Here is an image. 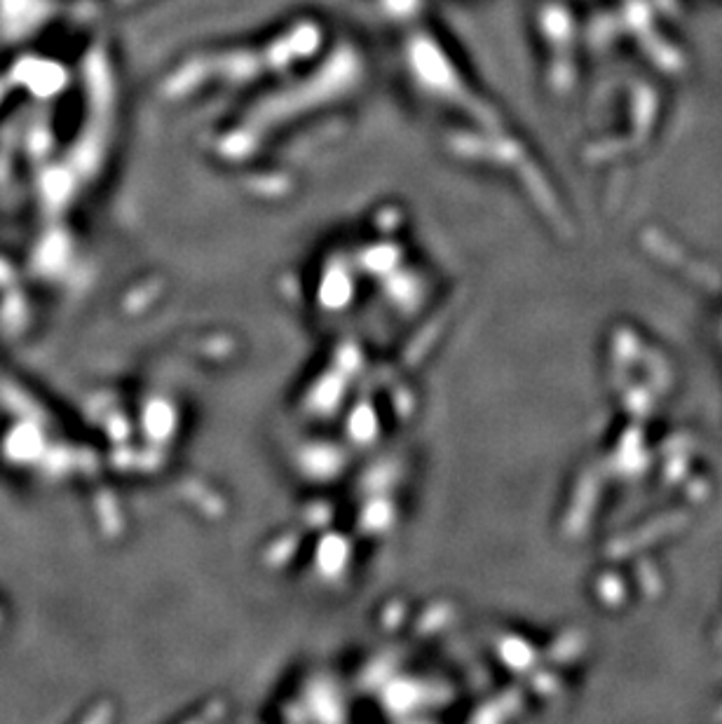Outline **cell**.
Segmentation results:
<instances>
[{
  "label": "cell",
  "mask_w": 722,
  "mask_h": 724,
  "mask_svg": "<svg viewBox=\"0 0 722 724\" xmlns=\"http://www.w3.org/2000/svg\"><path fill=\"white\" fill-rule=\"evenodd\" d=\"M390 26L394 61L429 118L451 143H497L509 153L514 136L465 80L458 61L432 29L420 0H378Z\"/></svg>",
  "instance_id": "obj_1"
}]
</instances>
